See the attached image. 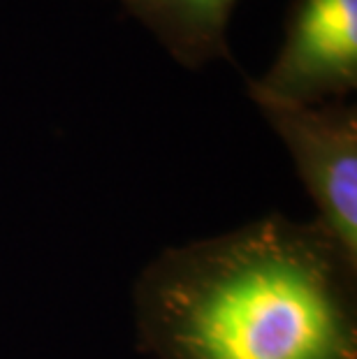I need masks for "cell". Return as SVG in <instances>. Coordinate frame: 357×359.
Returning <instances> with one entry per match:
<instances>
[{
    "instance_id": "4",
    "label": "cell",
    "mask_w": 357,
    "mask_h": 359,
    "mask_svg": "<svg viewBox=\"0 0 357 359\" xmlns=\"http://www.w3.org/2000/svg\"><path fill=\"white\" fill-rule=\"evenodd\" d=\"M140 19L179 65L200 70L230 60L227 26L239 0H119Z\"/></svg>"
},
{
    "instance_id": "1",
    "label": "cell",
    "mask_w": 357,
    "mask_h": 359,
    "mask_svg": "<svg viewBox=\"0 0 357 359\" xmlns=\"http://www.w3.org/2000/svg\"><path fill=\"white\" fill-rule=\"evenodd\" d=\"M133 302L154 359H357V259L316 220L269 213L165 248Z\"/></svg>"
},
{
    "instance_id": "3",
    "label": "cell",
    "mask_w": 357,
    "mask_h": 359,
    "mask_svg": "<svg viewBox=\"0 0 357 359\" xmlns=\"http://www.w3.org/2000/svg\"><path fill=\"white\" fill-rule=\"evenodd\" d=\"M355 86L357 0H295L274 63L248 81V95L255 104H323Z\"/></svg>"
},
{
    "instance_id": "2",
    "label": "cell",
    "mask_w": 357,
    "mask_h": 359,
    "mask_svg": "<svg viewBox=\"0 0 357 359\" xmlns=\"http://www.w3.org/2000/svg\"><path fill=\"white\" fill-rule=\"evenodd\" d=\"M285 144L316 223L357 259V109L346 100L323 104L257 102Z\"/></svg>"
}]
</instances>
